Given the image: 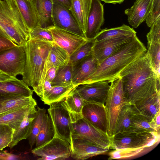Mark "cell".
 Instances as JSON below:
<instances>
[{
    "instance_id": "cell-1",
    "label": "cell",
    "mask_w": 160,
    "mask_h": 160,
    "mask_svg": "<svg viewBox=\"0 0 160 160\" xmlns=\"http://www.w3.org/2000/svg\"><path fill=\"white\" fill-rule=\"evenodd\" d=\"M121 78L127 101L135 105L160 92V78L151 66L146 52L126 67Z\"/></svg>"
},
{
    "instance_id": "cell-2",
    "label": "cell",
    "mask_w": 160,
    "mask_h": 160,
    "mask_svg": "<svg viewBox=\"0 0 160 160\" xmlns=\"http://www.w3.org/2000/svg\"><path fill=\"white\" fill-rule=\"evenodd\" d=\"M52 43L29 38L24 46L26 62L22 80L40 98L47 72V62Z\"/></svg>"
},
{
    "instance_id": "cell-3",
    "label": "cell",
    "mask_w": 160,
    "mask_h": 160,
    "mask_svg": "<svg viewBox=\"0 0 160 160\" xmlns=\"http://www.w3.org/2000/svg\"><path fill=\"white\" fill-rule=\"evenodd\" d=\"M147 50L144 44L135 36L123 48L100 63L94 72L81 84L104 81L110 82Z\"/></svg>"
},
{
    "instance_id": "cell-4",
    "label": "cell",
    "mask_w": 160,
    "mask_h": 160,
    "mask_svg": "<svg viewBox=\"0 0 160 160\" xmlns=\"http://www.w3.org/2000/svg\"><path fill=\"white\" fill-rule=\"evenodd\" d=\"M0 28L19 46H24L29 39L30 30L14 0H0Z\"/></svg>"
},
{
    "instance_id": "cell-5",
    "label": "cell",
    "mask_w": 160,
    "mask_h": 160,
    "mask_svg": "<svg viewBox=\"0 0 160 160\" xmlns=\"http://www.w3.org/2000/svg\"><path fill=\"white\" fill-rule=\"evenodd\" d=\"M110 82L105 105L108 118L107 134L112 138L115 133L121 110L124 105L129 103L124 96L121 78L118 77Z\"/></svg>"
},
{
    "instance_id": "cell-6",
    "label": "cell",
    "mask_w": 160,
    "mask_h": 160,
    "mask_svg": "<svg viewBox=\"0 0 160 160\" xmlns=\"http://www.w3.org/2000/svg\"><path fill=\"white\" fill-rule=\"evenodd\" d=\"M72 138L86 140L99 147L112 149V138L82 117L72 122Z\"/></svg>"
},
{
    "instance_id": "cell-7",
    "label": "cell",
    "mask_w": 160,
    "mask_h": 160,
    "mask_svg": "<svg viewBox=\"0 0 160 160\" xmlns=\"http://www.w3.org/2000/svg\"><path fill=\"white\" fill-rule=\"evenodd\" d=\"M25 62L24 46L17 45L0 52V71L11 77L22 76Z\"/></svg>"
},
{
    "instance_id": "cell-8",
    "label": "cell",
    "mask_w": 160,
    "mask_h": 160,
    "mask_svg": "<svg viewBox=\"0 0 160 160\" xmlns=\"http://www.w3.org/2000/svg\"><path fill=\"white\" fill-rule=\"evenodd\" d=\"M48 110L54 129L55 135L72 142V122L70 114L62 101L51 103Z\"/></svg>"
},
{
    "instance_id": "cell-9",
    "label": "cell",
    "mask_w": 160,
    "mask_h": 160,
    "mask_svg": "<svg viewBox=\"0 0 160 160\" xmlns=\"http://www.w3.org/2000/svg\"><path fill=\"white\" fill-rule=\"evenodd\" d=\"M71 145L67 140L55 134L49 141L32 150V153L40 157L39 160H63L70 156Z\"/></svg>"
},
{
    "instance_id": "cell-10",
    "label": "cell",
    "mask_w": 160,
    "mask_h": 160,
    "mask_svg": "<svg viewBox=\"0 0 160 160\" xmlns=\"http://www.w3.org/2000/svg\"><path fill=\"white\" fill-rule=\"evenodd\" d=\"M52 18L54 26L85 37L70 10L62 5L53 2Z\"/></svg>"
},
{
    "instance_id": "cell-11",
    "label": "cell",
    "mask_w": 160,
    "mask_h": 160,
    "mask_svg": "<svg viewBox=\"0 0 160 160\" xmlns=\"http://www.w3.org/2000/svg\"><path fill=\"white\" fill-rule=\"evenodd\" d=\"M48 29L52 34L54 42L65 50L70 56L89 40L54 26Z\"/></svg>"
},
{
    "instance_id": "cell-12",
    "label": "cell",
    "mask_w": 160,
    "mask_h": 160,
    "mask_svg": "<svg viewBox=\"0 0 160 160\" xmlns=\"http://www.w3.org/2000/svg\"><path fill=\"white\" fill-rule=\"evenodd\" d=\"M110 83L108 81H99L80 84L75 88L84 101L104 104L110 89Z\"/></svg>"
},
{
    "instance_id": "cell-13",
    "label": "cell",
    "mask_w": 160,
    "mask_h": 160,
    "mask_svg": "<svg viewBox=\"0 0 160 160\" xmlns=\"http://www.w3.org/2000/svg\"><path fill=\"white\" fill-rule=\"evenodd\" d=\"M134 37H119L99 42L95 40L92 54L99 65L107 58L123 48Z\"/></svg>"
},
{
    "instance_id": "cell-14",
    "label": "cell",
    "mask_w": 160,
    "mask_h": 160,
    "mask_svg": "<svg viewBox=\"0 0 160 160\" xmlns=\"http://www.w3.org/2000/svg\"><path fill=\"white\" fill-rule=\"evenodd\" d=\"M82 115L94 126L107 133L108 118L105 104L84 100Z\"/></svg>"
},
{
    "instance_id": "cell-15",
    "label": "cell",
    "mask_w": 160,
    "mask_h": 160,
    "mask_svg": "<svg viewBox=\"0 0 160 160\" xmlns=\"http://www.w3.org/2000/svg\"><path fill=\"white\" fill-rule=\"evenodd\" d=\"M70 156L73 159L83 160L93 156L103 154L109 148H102L85 140L72 138Z\"/></svg>"
},
{
    "instance_id": "cell-16",
    "label": "cell",
    "mask_w": 160,
    "mask_h": 160,
    "mask_svg": "<svg viewBox=\"0 0 160 160\" xmlns=\"http://www.w3.org/2000/svg\"><path fill=\"white\" fill-rule=\"evenodd\" d=\"M99 64L92 54L72 64V82L76 86L87 79Z\"/></svg>"
},
{
    "instance_id": "cell-17",
    "label": "cell",
    "mask_w": 160,
    "mask_h": 160,
    "mask_svg": "<svg viewBox=\"0 0 160 160\" xmlns=\"http://www.w3.org/2000/svg\"><path fill=\"white\" fill-rule=\"evenodd\" d=\"M104 22L103 5L100 0H92L88 14L85 37L93 39L101 30Z\"/></svg>"
},
{
    "instance_id": "cell-18",
    "label": "cell",
    "mask_w": 160,
    "mask_h": 160,
    "mask_svg": "<svg viewBox=\"0 0 160 160\" xmlns=\"http://www.w3.org/2000/svg\"><path fill=\"white\" fill-rule=\"evenodd\" d=\"M152 0H136L133 5L126 9L124 13L132 28H137L146 21L151 8Z\"/></svg>"
},
{
    "instance_id": "cell-19",
    "label": "cell",
    "mask_w": 160,
    "mask_h": 160,
    "mask_svg": "<svg viewBox=\"0 0 160 160\" xmlns=\"http://www.w3.org/2000/svg\"><path fill=\"white\" fill-rule=\"evenodd\" d=\"M33 92L22 80L16 77L0 81V96L29 97L32 96Z\"/></svg>"
},
{
    "instance_id": "cell-20",
    "label": "cell",
    "mask_w": 160,
    "mask_h": 160,
    "mask_svg": "<svg viewBox=\"0 0 160 160\" xmlns=\"http://www.w3.org/2000/svg\"><path fill=\"white\" fill-rule=\"evenodd\" d=\"M92 0H71L69 10L76 20L85 36L88 18Z\"/></svg>"
},
{
    "instance_id": "cell-21",
    "label": "cell",
    "mask_w": 160,
    "mask_h": 160,
    "mask_svg": "<svg viewBox=\"0 0 160 160\" xmlns=\"http://www.w3.org/2000/svg\"><path fill=\"white\" fill-rule=\"evenodd\" d=\"M138 112L139 111L133 104L128 103L124 105L120 112L115 134L134 132L132 127V120Z\"/></svg>"
},
{
    "instance_id": "cell-22",
    "label": "cell",
    "mask_w": 160,
    "mask_h": 160,
    "mask_svg": "<svg viewBox=\"0 0 160 160\" xmlns=\"http://www.w3.org/2000/svg\"><path fill=\"white\" fill-rule=\"evenodd\" d=\"M36 112L37 109L35 108L25 115L19 126L14 130L12 141L8 147L12 148L21 141L28 138L31 133L32 122Z\"/></svg>"
},
{
    "instance_id": "cell-23",
    "label": "cell",
    "mask_w": 160,
    "mask_h": 160,
    "mask_svg": "<svg viewBox=\"0 0 160 160\" xmlns=\"http://www.w3.org/2000/svg\"><path fill=\"white\" fill-rule=\"evenodd\" d=\"M30 31L39 26V18L32 0H14Z\"/></svg>"
},
{
    "instance_id": "cell-24",
    "label": "cell",
    "mask_w": 160,
    "mask_h": 160,
    "mask_svg": "<svg viewBox=\"0 0 160 160\" xmlns=\"http://www.w3.org/2000/svg\"><path fill=\"white\" fill-rule=\"evenodd\" d=\"M36 10L39 26L48 28L54 26L52 18L53 2L52 0H32Z\"/></svg>"
},
{
    "instance_id": "cell-25",
    "label": "cell",
    "mask_w": 160,
    "mask_h": 160,
    "mask_svg": "<svg viewBox=\"0 0 160 160\" xmlns=\"http://www.w3.org/2000/svg\"><path fill=\"white\" fill-rule=\"evenodd\" d=\"M75 88L62 100L70 113L72 122L82 117V110L84 100L77 92Z\"/></svg>"
},
{
    "instance_id": "cell-26",
    "label": "cell",
    "mask_w": 160,
    "mask_h": 160,
    "mask_svg": "<svg viewBox=\"0 0 160 160\" xmlns=\"http://www.w3.org/2000/svg\"><path fill=\"white\" fill-rule=\"evenodd\" d=\"M136 32L129 26L123 24L121 26L101 30L94 38L96 41H101L119 37H134Z\"/></svg>"
},
{
    "instance_id": "cell-27",
    "label": "cell",
    "mask_w": 160,
    "mask_h": 160,
    "mask_svg": "<svg viewBox=\"0 0 160 160\" xmlns=\"http://www.w3.org/2000/svg\"><path fill=\"white\" fill-rule=\"evenodd\" d=\"M72 82L52 86V89L41 100L49 105L64 99L76 87Z\"/></svg>"
},
{
    "instance_id": "cell-28",
    "label": "cell",
    "mask_w": 160,
    "mask_h": 160,
    "mask_svg": "<svg viewBox=\"0 0 160 160\" xmlns=\"http://www.w3.org/2000/svg\"><path fill=\"white\" fill-rule=\"evenodd\" d=\"M160 92L134 105L141 114L153 118L160 110Z\"/></svg>"
},
{
    "instance_id": "cell-29",
    "label": "cell",
    "mask_w": 160,
    "mask_h": 160,
    "mask_svg": "<svg viewBox=\"0 0 160 160\" xmlns=\"http://www.w3.org/2000/svg\"><path fill=\"white\" fill-rule=\"evenodd\" d=\"M36 106L29 105L0 116V125L7 124L15 130L19 126L24 116Z\"/></svg>"
},
{
    "instance_id": "cell-30",
    "label": "cell",
    "mask_w": 160,
    "mask_h": 160,
    "mask_svg": "<svg viewBox=\"0 0 160 160\" xmlns=\"http://www.w3.org/2000/svg\"><path fill=\"white\" fill-rule=\"evenodd\" d=\"M36 101L32 96H18L4 102L0 108V116L18 109L29 105L37 106Z\"/></svg>"
},
{
    "instance_id": "cell-31",
    "label": "cell",
    "mask_w": 160,
    "mask_h": 160,
    "mask_svg": "<svg viewBox=\"0 0 160 160\" xmlns=\"http://www.w3.org/2000/svg\"><path fill=\"white\" fill-rule=\"evenodd\" d=\"M70 57L65 50L53 42L47 59V71L52 67H59L67 65L70 62Z\"/></svg>"
},
{
    "instance_id": "cell-32",
    "label": "cell",
    "mask_w": 160,
    "mask_h": 160,
    "mask_svg": "<svg viewBox=\"0 0 160 160\" xmlns=\"http://www.w3.org/2000/svg\"><path fill=\"white\" fill-rule=\"evenodd\" d=\"M55 134V130L51 118L46 113L36 137L35 148L39 147L50 141Z\"/></svg>"
},
{
    "instance_id": "cell-33",
    "label": "cell",
    "mask_w": 160,
    "mask_h": 160,
    "mask_svg": "<svg viewBox=\"0 0 160 160\" xmlns=\"http://www.w3.org/2000/svg\"><path fill=\"white\" fill-rule=\"evenodd\" d=\"M132 125L134 132H158L152 121V118L140 113H138L132 120Z\"/></svg>"
},
{
    "instance_id": "cell-34",
    "label": "cell",
    "mask_w": 160,
    "mask_h": 160,
    "mask_svg": "<svg viewBox=\"0 0 160 160\" xmlns=\"http://www.w3.org/2000/svg\"><path fill=\"white\" fill-rule=\"evenodd\" d=\"M46 114V110L37 107V112L34 118L32 121L30 134L28 139L31 149L35 145L36 137L39 131L44 116Z\"/></svg>"
},
{
    "instance_id": "cell-35",
    "label": "cell",
    "mask_w": 160,
    "mask_h": 160,
    "mask_svg": "<svg viewBox=\"0 0 160 160\" xmlns=\"http://www.w3.org/2000/svg\"><path fill=\"white\" fill-rule=\"evenodd\" d=\"M147 48L146 53L151 66L160 78V43L148 44Z\"/></svg>"
},
{
    "instance_id": "cell-36",
    "label": "cell",
    "mask_w": 160,
    "mask_h": 160,
    "mask_svg": "<svg viewBox=\"0 0 160 160\" xmlns=\"http://www.w3.org/2000/svg\"><path fill=\"white\" fill-rule=\"evenodd\" d=\"M72 64L58 67L55 78L51 82L52 86L63 84L72 82Z\"/></svg>"
},
{
    "instance_id": "cell-37",
    "label": "cell",
    "mask_w": 160,
    "mask_h": 160,
    "mask_svg": "<svg viewBox=\"0 0 160 160\" xmlns=\"http://www.w3.org/2000/svg\"><path fill=\"white\" fill-rule=\"evenodd\" d=\"M94 42V39H89L71 55L70 57V62L72 64L92 54Z\"/></svg>"
},
{
    "instance_id": "cell-38",
    "label": "cell",
    "mask_w": 160,
    "mask_h": 160,
    "mask_svg": "<svg viewBox=\"0 0 160 160\" xmlns=\"http://www.w3.org/2000/svg\"><path fill=\"white\" fill-rule=\"evenodd\" d=\"M29 38L51 43L54 42L51 32L48 28L39 26L36 27L30 31Z\"/></svg>"
},
{
    "instance_id": "cell-39",
    "label": "cell",
    "mask_w": 160,
    "mask_h": 160,
    "mask_svg": "<svg viewBox=\"0 0 160 160\" xmlns=\"http://www.w3.org/2000/svg\"><path fill=\"white\" fill-rule=\"evenodd\" d=\"M150 28V31L147 35V43H160V18Z\"/></svg>"
},
{
    "instance_id": "cell-40",
    "label": "cell",
    "mask_w": 160,
    "mask_h": 160,
    "mask_svg": "<svg viewBox=\"0 0 160 160\" xmlns=\"http://www.w3.org/2000/svg\"><path fill=\"white\" fill-rule=\"evenodd\" d=\"M160 18V0H152L150 12L146 21L148 27Z\"/></svg>"
},
{
    "instance_id": "cell-41",
    "label": "cell",
    "mask_w": 160,
    "mask_h": 160,
    "mask_svg": "<svg viewBox=\"0 0 160 160\" xmlns=\"http://www.w3.org/2000/svg\"><path fill=\"white\" fill-rule=\"evenodd\" d=\"M14 131L11 128L0 136V151L8 147L11 142Z\"/></svg>"
},
{
    "instance_id": "cell-42",
    "label": "cell",
    "mask_w": 160,
    "mask_h": 160,
    "mask_svg": "<svg viewBox=\"0 0 160 160\" xmlns=\"http://www.w3.org/2000/svg\"><path fill=\"white\" fill-rule=\"evenodd\" d=\"M17 45L10 39L0 35V52Z\"/></svg>"
},
{
    "instance_id": "cell-43",
    "label": "cell",
    "mask_w": 160,
    "mask_h": 160,
    "mask_svg": "<svg viewBox=\"0 0 160 160\" xmlns=\"http://www.w3.org/2000/svg\"><path fill=\"white\" fill-rule=\"evenodd\" d=\"M58 68V67L56 66L50 68L47 72L45 79L48 80L51 82L56 76Z\"/></svg>"
},
{
    "instance_id": "cell-44",
    "label": "cell",
    "mask_w": 160,
    "mask_h": 160,
    "mask_svg": "<svg viewBox=\"0 0 160 160\" xmlns=\"http://www.w3.org/2000/svg\"><path fill=\"white\" fill-rule=\"evenodd\" d=\"M20 159L18 155L8 152L6 151L0 152V160H18Z\"/></svg>"
},
{
    "instance_id": "cell-45",
    "label": "cell",
    "mask_w": 160,
    "mask_h": 160,
    "mask_svg": "<svg viewBox=\"0 0 160 160\" xmlns=\"http://www.w3.org/2000/svg\"><path fill=\"white\" fill-rule=\"evenodd\" d=\"M51 82L47 79H45L42 87V98L52 88Z\"/></svg>"
},
{
    "instance_id": "cell-46",
    "label": "cell",
    "mask_w": 160,
    "mask_h": 160,
    "mask_svg": "<svg viewBox=\"0 0 160 160\" xmlns=\"http://www.w3.org/2000/svg\"><path fill=\"white\" fill-rule=\"evenodd\" d=\"M152 121L157 131L158 132H160V110L152 118Z\"/></svg>"
},
{
    "instance_id": "cell-47",
    "label": "cell",
    "mask_w": 160,
    "mask_h": 160,
    "mask_svg": "<svg viewBox=\"0 0 160 160\" xmlns=\"http://www.w3.org/2000/svg\"><path fill=\"white\" fill-rule=\"evenodd\" d=\"M53 2H56L61 4L70 9L71 0H52Z\"/></svg>"
},
{
    "instance_id": "cell-48",
    "label": "cell",
    "mask_w": 160,
    "mask_h": 160,
    "mask_svg": "<svg viewBox=\"0 0 160 160\" xmlns=\"http://www.w3.org/2000/svg\"><path fill=\"white\" fill-rule=\"evenodd\" d=\"M18 96L6 95L0 96V108L2 106V103L9 99Z\"/></svg>"
},
{
    "instance_id": "cell-49",
    "label": "cell",
    "mask_w": 160,
    "mask_h": 160,
    "mask_svg": "<svg viewBox=\"0 0 160 160\" xmlns=\"http://www.w3.org/2000/svg\"><path fill=\"white\" fill-rule=\"evenodd\" d=\"M12 128L7 124H2L0 125V136L2 134Z\"/></svg>"
},
{
    "instance_id": "cell-50",
    "label": "cell",
    "mask_w": 160,
    "mask_h": 160,
    "mask_svg": "<svg viewBox=\"0 0 160 160\" xmlns=\"http://www.w3.org/2000/svg\"><path fill=\"white\" fill-rule=\"evenodd\" d=\"M103 1L105 3H112L115 4L117 3L121 4L124 1V0H100Z\"/></svg>"
},
{
    "instance_id": "cell-51",
    "label": "cell",
    "mask_w": 160,
    "mask_h": 160,
    "mask_svg": "<svg viewBox=\"0 0 160 160\" xmlns=\"http://www.w3.org/2000/svg\"><path fill=\"white\" fill-rule=\"evenodd\" d=\"M12 78L4 73H0V81L10 79Z\"/></svg>"
},
{
    "instance_id": "cell-52",
    "label": "cell",
    "mask_w": 160,
    "mask_h": 160,
    "mask_svg": "<svg viewBox=\"0 0 160 160\" xmlns=\"http://www.w3.org/2000/svg\"><path fill=\"white\" fill-rule=\"evenodd\" d=\"M3 73L1 71H0V73Z\"/></svg>"
},
{
    "instance_id": "cell-53",
    "label": "cell",
    "mask_w": 160,
    "mask_h": 160,
    "mask_svg": "<svg viewBox=\"0 0 160 160\" xmlns=\"http://www.w3.org/2000/svg\"></svg>"
}]
</instances>
